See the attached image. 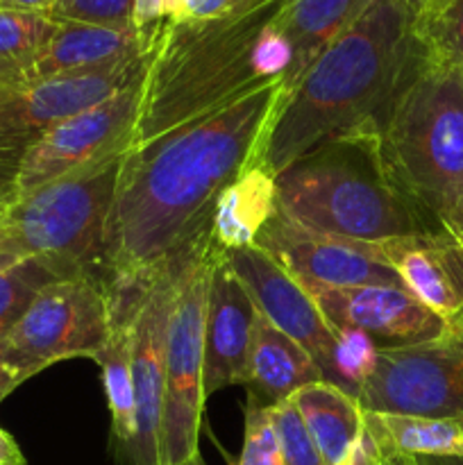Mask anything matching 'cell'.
Returning <instances> with one entry per match:
<instances>
[{
  "mask_svg": "<svg viewBox=\"0 0 463 465\" xmlns=\"http://www.w3.org/2000/svg\"><path fill=\"white\" fill-rule=\"evenodd\" d=\"M363 425L389 457H463V420L363 411Z\"/></svg>",
  "mask_w": 463,
  "mask_h": 465,
  "instance_id": "cell-24",
  "label": "cell"
},
{
  "mask_svg": "<svg viewBox=\"0 0 463 465\" xmlns=\"http://www.w3.org/2000/svg\"><path fill=\"white\" fill-rule=\"evenodd\" d=\"M389 465H416V463H413V459H407V457H390Z\"/></svg>",
  "mask_w": 463,
  "mask_h": 465,
  "instance_id": "cell-41",
  "label": "cell"
},
{
  "mask_svg": "<svg viewBox=\"0 0 463 465\" xmlns=\"http://www.w3.org/2000/svg\"><path fill=\"white\" fill-rule=\"evenodd\" d=\"M418 39L431 59L463 66V0H436L416 16Z\"/></svg>",
  "mask_w": 463,
  "mask_h": 465,
  "instance_id": "cell-27",
  "label": "cell"
},
{
  "mask_svg": "<svg viewBox=\"0 0 463 465\" xmlns=\"http://www.w3.org/2000/svg\"><path fill=\"white\" fill-rule=\"evenodd\" d=\"M150 54L153 48L95 71L0 84V200L12 203L18 163L45 132L143 77Z\"/></svg>",
  "mask_w": 463,
  "mask_h": 465,
  "instance_id": "cell-8",
  "label": "cell"
},
{
  "mask_svg": "<svg viewBox=\"0 0 463 465\" xmlns=\"http://www.w3.org/2000/svg\"><path fill=\"white\" fill-rule=\"evenodd\" d=\"M425 59L411 12L399 0H372L281 100L268 168L277 175L322 141L375 123Z\"/></svg>",
  "mask_w": 463,
  "mask_h": 465,
  "instance_id": "cell-2",
  "label": "cell"
},
{
  "mask_svg": "<svg viewBox=\"0 0 463 465\" xmlns=\"http://www.w3.org/2000/svg\"><path fill=\"white\" fill-rule=\"evenodd\" d=\"M125 153L14 198L0 213V252L107 286V225Z\"/></svg>",
  "mask_w": 463,
  "mask_h": 465,
  "instance_id": "cell-6",
  "label": "cell"
},
{
  "mask_svg": "<svg viewBox=\"0 0 463 465\" xmlns=\"http://www.w3.org/2000/svg\"><path fill=\"white\" fill-rule=\"evenodd\" d=\"M390 457L379 448L375 439H372L370 431L363 425L361 434L354 440L352 448L348 450L343 459H340L339 465H389Z\"/></svg>",
  "mask_w": 463,
  "mask_h": 465,
  "instance_id": "cell-34",
  "label": "cell"
},
{
  "mask_svg": "<svg viewBox=\"0 0 463 465\" xmlns=\"http://www.w3.org/2000/svg\"><path fill=\"white\" fill-rule=\"evenodd\" d=\"M207 234V232H204ZM198 243V241H195ZM193 243V245H195ZM191 245V248H193ZM189 250L159 272L141 282L132 313V384H134L136 436L125 465H159V427L166 384L168 318Z\"/></svg>",
  "mask_w": 463,
  "mask_h": 465,
  "instance_id": "cell-12",
  "label": "cell"
},
{
  "mask_svg": "<svg viewBox=\"0 0 463 465\" xmlns=\"http://www.w3.org/2000/svg\"><path fill=\"white\" fill-rule=\"evenodd\" d=\"M182 465H207V463H204V459L200 457V454H195L193 459H189V461H186V463H182Z\"/></svg>",
  "mask_w": 463,
  "mask_h": 465,
  "instance_id": "cell-42",
  "label": "cell"
},
{
  "mask_svg": "<svg viewBox=\"0 0 463 465\" xmlns=\"http://www.w3.org/2000/svg\"><path fill=\"white\" fill-rule=\"evenodd\" d=\"M416 465H463V457H416Z\"/></svg>",
  "mask_w": 463,
  "mask_h": 465,
  "instance_id": "cell-38",
  "label": "cell"
},
{
  "mask_svg": "<svg viewBox=\"0 0 463 465\" xmlns=\"http://www.w3.org/2000/svg\"><path fill=\"white\" fill-rule=\"evenodd\" d=\"M259 0H177V12L172 25H198V23L221 21L245 12Z\"/></svg>",
  "mask_w": 463,
  "mask_h": 465,
  "instance_id": "cell-32",
  "label": "cell"
},
{
  "mask_svg": "<svg viewBox=\"0 0 463 465\" xmlns=\"http://www.w3.org/2000/svg\"><path fill=\"white\" fill-rule=\"evenodd\" d=\"M54 30L57 21L48 14L0 9V84H7L14 73L48 44Z\"/></svg>",
  "mask_w": 463,
  "mask_h": 465,
  "instance_id": "cell-25",
  "label": "cell"
},
{
  "mask_svg": "<svg viewBox=\"0 0 463 465\" xmlns=\"http://www.w3.org/2000/svg\"><path fill=\"white\" fill-rule=\"evenodd\" d=\"M218 248L212 230L191 248L172 300L166 339V384L159 465H182L198 452L204 409V318Z\"/></svg>",
  "mask_w": 463,
  "mask_h": 465,
  "instance_id": "cell-7",
  "label": "cell"
},
{
  "mask_svg": "<svg viewBox=\"0 0 463 465\" xmlns=\"http://www.w3.org/2000/svg\"><path fill=\"white\" fill-rule=\"evenodd\" d=\"M399 3H402L404 7H407L409 12H411V16H413V18H416L418 14L425 12V9L429 7L431 3H436V0H399Z\"/></svg>",
  "mask_w": 463,
  "mask_h": 465,
  "instance_id": "cell-39",
  "label": "cell"
},
{
  "mask_svg": "<svg viewBox=\"0 0 463 465\" xmlns=\"http://www.w3.org/2000/svg\"><path fill=\"white\" fill-rule=\"evenodd\" d=\"M177 12V0H134V27L145 36L154 39L163 23L172 21Z\"/></svg>",
  "mask_w": 463,
  "mask_h": 465,
  "instance_id": "cell-33",
  "label": "cell"
},
{
  "mask_svg": "<svg viewBox=\"0 0 463 465\" xmlns=\"http://www.w3.org/2000/svg\"><path fill=\"white\" fill-rule=\"evenodd\" d=\"M320 380L322 372L311 354L257 313L248 357L250 400L271 407Z\"/></svg>",
  "mask_w": 463,
  "mask_h": 465,
  "instance_id": "cell-21",
  "label": "cell"
},
{
  "mask_svg": "<svg viewBox=\"0 0 463 465\" xmlns=\"http://www.w3.org/2000/svg\"><path fill=\"white\" fill-rule=\"evenodd\" d=\"M281 100L284 84L272 82L127 150L107 225V289L148 280L212 230L221 191L266 154Z\"/></svg>",
  "mask_w": 463,
  "mask_h": 465,
  "instance_id": "cell-1",
  "label": "cell"
},
{
  "mask_svg": "<svg viewBox=\"0 0 463 465\" xmlns=\"http://www.w3.org/2000/svg\"><path fill=\"white\" fill-rule=\"evenodd\" d=\"M334 334L336 350L334 361H331L330 384L339 386L345 393L357 398L363 381L375 371L379 343L363 331L350 330V327H334Z\"/></svg>",
  "mask_w": 463,
  "mask_h": 465,
  "instance_id": "cell-28",
  "label": "cell"
},
{
  "mask_svg": "<svg viewBox=\"0 0 463 465\" xmlns=\"http://www.w3.org/2000/svg\"><path fill=\"white\" fill-rule=\"evenodd\" d=\"M25 380L27 375L23 372V368L14 361L5 339H0V402H3L14 389H18Z\"/></svg>",
  "mask_w": 463,
  "mask_h": 465,
  "instance_id": "cell-35",
  "label": "cell"
},
{
  "mask_svg": "<svg viewBox=\"0 0 463 465\" xmlns=\"http://www.w3.org/2000/svg\"><path fill=\"white\" fill-rule=\"evenodd\" d=\"M357 400L363 411L463 420V316L438 339L379 348Z\"/></svg>",
  "mask_w": 463,
  "mask_h": 465,
  "instance_id": "cell-10",
  "label": "cell"
},
{
  "mask_svg": "<svg viewBox=\"0 0 463 465\" xmlns=\"http://www.w3.org/2000/svg\"><path fill=\"white\" fill-rule=\"evenodd\" d=\"M5 207H7V203H3V200H0V213L5 212Z\"/></svg>",
  "mask_w": 463,
  "mask_h": 465,
  "instance_id": "cell-43",
  "label": "cell"
},
{
  "mask_svg": "<svg viewBox=\"0 0 463 465\" xmlns=\"http://www.w3.org/2000/svg\"><path fill=\"white\" fill-rule=\"evenodd\" d=\"M272 427H275L277 443H280L281 463L284 465H325L320 452L313 443L311 434L304 427L298 409L291 398L271 404Z\"/></svg>",
  "mask_w": 463,
  "mask_h": 465,
  "instance_id": "cell-29",
  "label": "cell"
},
{
  "mask_svg": "<svg viewBox=\"0 0 463 465\" xmlns=\"http://www.w3.org/2000/svg\"><path fill=\"white\" fill-rule=\"evenodd\" d=\"M254 245L271 254L302 286H404L398 272L381 259L377 243H359L309 230L281 212L280 204Z\"/></svg>",
  "mask_w": 463,
  "mask_h": 465,
  "instance_id": "cell-13",
  "label": "cell"
},
{
  "mask_svg": "<svg viewBox=\"0 0 463 465\" xmlns=\"http://www.w3.org/2000/svg\"><path fill=\"white\" fill-rule=\"evenodd\" d=\"M277 207L275 173L266 159L250 162L218 195L212 213V239L222 252L250 248Z\"/></svg>",
  "mask_w": 463,
  "mask_h": 465,
  "instance_id": "cell-20",
  "label": "cell"
},
{
  "mask_svg": "<svg viewBox=\"0 0 463 465\" xmlns=\"http://www.w3.org/2000/svg\"><path fill=\"white\" fill-rule=\"evenodd\" d=\"M48 16L57 23L134 27V0H54Z\"/></svg>",
  "mask_w": 463,
  "mask_h": 465,
  "instance_id": "cell-30",
  "label": "cell"
},
{
  "mask_svg": "<svg viewBox=\"0 0 463 465\" xmlns=\"http://www.w3.org/2000/svg\"><path fill=\"white\" fill-rule=\"evenodd\" d=\"M277 204L309 230L359 243L431 232L390 180L375 123L322 141L275 175Z\"/></svg>",
  "mask_w": 463,
  "mask_h": 465,
  "instance_id": "cell-5",
  "label": "cell"
},
{
  "mask_svg": "<svg viewBox=\"0 0 463 465\" xmlns=\"http://www.w3.org/2000/svg\"><path fill=\"white\" fill-rule=\"evenodd\" d=\"M112 330L109 291L89 277H68L41 289L5 336L23 372H36L66 359H98Z\"/></svg>",
  "mask_w": 463,
  "mask_h": 465,
  "instance_id": "cell-9",
  "label": "cell"
},
{
  "mask_svg": "<svg viewBox=\"0 0 463 465\" xmlns=\"http://www.w3.org/2000/svg\"><path fill=\"white\" fill-rule=\"evenodd\" d=\"M404 289L445 322L463 312V245L445 232H416L377 243Z\"/></svg>",
  "mask_w": 463,
  "mask_h": 465,
  "instance_id": "cell-17",
  "label": "cell"
},
{
  "mask_svg": "<svg viewBox=\"0 0 463 465\" xmlns=\"http://www.w3.org/2000/svg\"><path fill=\"white\" fill-rule=\"evenodd\" d=\"M145 75L112 98L66 118L45 132L18 163L14 198H21L48 182L130 150L139 121Z\"/></svg>",
  "mask_w": 463,
  "mask_h": 465,
  "instance_id": "cell-11",
  "label": "cell"
},
{
  "mask_svg": "<svg viewBox=\"0 0 463 465\" xmlns=\"http://www.w3.org/2000/svg\"><path fill=\"white\" fill-rule=\"evenodd\" d=\"M0 465H25L21 448L3 427H0Z\"/></svg>",
  "mask_w": 463,
  "mask_h": 465,
  "instance_id": "cell-36",
  "label": "cell"
},
{
  "mask_svg": "<svg viewBox=\"0 0 463 465\" xmlns=\"http://www.w3.org/2000/svg\"><path fill=\"white\" fill-rule=\"evenodd\" d=\"M107 291L112 304V330L95 363L103 371V386L112 411V445L118 454V461L125 463L136 436L134 384H132V313L139 298L141 282L109 286Z\"/></svg>",
  "mask_w": 463,
  "mask_h": 465,
  "instance_id": "cell-19",
  "label": "cell"
},
{
  "mask_svg": "<svg viewBox=\"0 0 463 465\" xmlns=\"http://www.w3.org/2000/svg\"><path fill=\"white\" fill-rule=\"evenodd\" d=\"M57 280H68L62 268L45 259L30 257L0 272V339L9 334L34 295Z\"/></svg>",
  "mask_w": 463,
  "mask_h": 465,
  "instance_id": "cell-26",
  "label": "cell"
},
{
  "mask_svg": "<svg viewBox=\"0 0 463 465\" xmlns=\"http://www.w3.org/2000/svg\"><path fill=\"white\" fill-rule=\"evenodd\" d=\"M23 262V259H18L16 254H9V252H0V272H5L7 268H12L14 263Z\"/></svg>",
  "mask_w": 463,
  "mask_h": 465,
  "instance_id": "cell-40",
  "label": "cell"
},
{
  "mask_svg": "<svg viewBox=\"0 0 463 465\" xmlns=\"http://www.w3.org/2000/svg\"><path fill=\"white\" fill-rule=\"evenodd\" d=\"M372 0H281L277 23L293 45V66L284 77V98L298 86L318 54Z\"/></svg>",
  "mask_w": 463,
  "mask_h": 465,
  "instance_id": "cell-22",
  "label": "cell"
},
{
  "mask_svg": "<svg viewBox=\"0 0 463 465\" xmlns=\"http://www.w3.org/2000/svg\"><path fill=\"white\" fill-rule=\"evenodd\" d=\"M225 259L257 312L277 330L298 341L320 368L322 380L330 381L336 334L307 289L257 245L232 250L225 252Z\"/></svg>",
  "mask_w": 463,
  "mask_h": 465,
  "instance_id": "cell-14",
  "label": "cell"
},
{
  "mask_svg": "<svg viewBox=\"0 0 463 465\" xmlns=\"http://www.w3.org/2000/svg\"><path fill=\"white\" fill-rule=\"evenodd\" d=\"M375 127L386 171L422 225L463 245V66L427 53Z\"/></svg>",
  "mask_w": 463,
  "mask_h": 465,
  "instance_id": "cell-4",
  "label": "cell"
},
{
  "mask_svg": "<svg viewBox=\"0 0 463 465\" xmlns=\"http://www.w3.org/2000/svg\"><path fill=\"white\" fill-rule=\"evenodd\" d=\"M291 402L311 434L322 463L339 465L363 430V409L359 400L320 380L295 391Z\"/></svg>",
  "mask_w": 463,
  "mask_h": 465,
  "instance_id": "cell-23",
  "label": "cell"
},
{
  "mask_svg": "<svg viewBox=\"0 0 463 465\" xmlns=\"http://www.w3.org/2000/svg\"><path fill=\"white\" fill-rule=\"evenodd\" d=\"M54 0H0V9L9 12H32V14H48Z\"/></svg>",
  "mask_w": 463,
  "mask_h": 465,
  "instance_id": "cell-37",
  "label": "cell"
},
{
  "mask_svg": "<svg viewBox=\"0 0 463 465\" xmlns=\"http://www.w3.org/2000/svg\"><path fill=\"white\" fill-rule=\"evenodd\" d=\"M236 465H284L275 427H272L271 409L254 400H250L248 411H245L243 450Z\"/></svg>",
  "mask_w": 463,
  "mask_h": 465,
  "instance_id": "cell-31",
  "label": "cell"
},
{
  "mask_svg": "<svg viewBox=\"0 0 463 465\" xmlns=\"http://www.w3.org/2000/svg\"><path fill=\"white\" fill-rule=\"evenodd\" d=\"M334 327H350L375 339L379 348L425 343L438 339L448 322L404 286H304Z\"/></svg>",
  "mask_w": 463,
  "mask_h": 465,
  "instance_id": "cell-15",
  "label": "cell"
},
{
  "mask_svg": "<svg viewBox=\"0 0 463 465\" xmlns=\"http://www.w3.org/2000/svg\"><path fill=\"white\" fill-rule=\"evenodd\" d=\"M257 307L218 250L204 318V395L248 384V357Z\"/></svg>",
  "mask_w": 463,
  "mask_h": 465,
  "instance_id": "cell-16",
  "label": "cell"
},
{
  "mask_svg": "<svg viewBox=\"0 0 463 465\" xmlns=\"http://www.w3.org/2000/svg\"><path fill=\"white\" fill-rule=\"evenodd\" d=\"M153 41L136 27L57 23V30L53 32L48 44L30 62L23 64L7 84H27L71 73L95 71L121 59L148 53Z\"/></svg>",
  "mask_w": 463,
  "mask_h": 465,
  "instance_id": "cell-18",
  "label": "cell"
},
{
  "mask_svg": "<svg viewBox=\"0 0 463 465\" xmlns=\"http://www.w3.org/2000/svg\"><path fill=\"white\" fill-rule=\"evenodd\" d=\"M280 5L259 0L236 16L198 25L163 23L153 41L132 145L284 82L293 45L277 23Z\"/></svg>",
  "mask_w": 463,
  "mask_h": 465,
  "instance_id": "cell-3",
  "label": "cell"
}]
</instances>
